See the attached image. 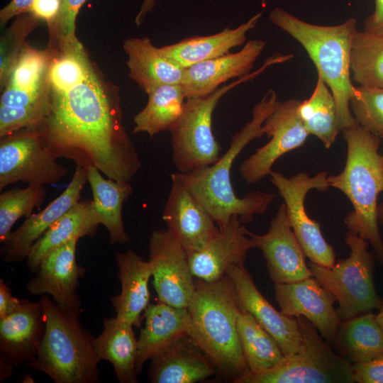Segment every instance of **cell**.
<instances>
[{
	"instance_id": "obj_1",
	"label": "cell",
	"mask_w": 383,
	"mask_h": 383,
	"mask_svg": "<svg viewBox=\"0 0 383 383\" xmlns=\"http://www.w3.org/2000/svg\"><path fill=\"white\" fill-rule=\"evenodd\" d=\"M48 103L36 131L57 157L130 183L141 162L123 124L116 87L109 84L79 39L52 46Z\"/></svg>"
},
{
	"instance_id": "obj_2",
	"label": "cell",
	"mask_w": 383,
	"mask_h": 383,
	"mask_svg": "<svg viewBox=\"0 0 383 383\" xmlns=\"http://www.w3.org/2000/svg\"><path fill=\"white\" fill-rule=\"evenodd\" d=\"M279 102L276 92L269 89L254 106L251 120L232 135L228 149L215 164L188 173L177 172L219 228L226 226L233 216H238L243 223L252 221L255 215L265 213L277 197L262 191L238 196L233 189L231 172L235 160L245 146L265 135L263 123Z\"/></svg>"
},
{
	"instance_id": "obj_3",
	"label": "cell",
	"mask_w": 383,
	"mask_h": 383,
	"mask_svg": "<svg viewBox=\"0 0 383 383\" xmlns=\"http://www.w3.org/2000/svg\"><path fill=\"white\" fill-rule=\"evenodd\" d=\"M347 144L343 171L328 176L329 187L343 192L353 210L345 218L348 231L366 240L383 265V240L377 218V199L383 193V155L381 139L357 123L342 131Z\"/></svg>"
},
{
	"instance_id": "obj_4",
	"label": "cell",
	"mask_w": 383,
	"mask_h": 383,
	"mask_svg": "<svg viewBox=\"0 0 383 383\" xmlns=\"http://www.w3.org/2000/svg\"><path fill=\"white\" fill-rule=\"evenodd\" d=\"M187 310L188 335L215 367L233 381L249 372L237 330L240 309L229 277L210 282L196 279Z\"/></svg>"
},
{
	"instance_id": "obj_5",
	"label": "cell",
	"mask_w": 383,
	"mask_h": 383,
	"mask_svg": "<svg viewBox=\"0 0 383 383\" xmlns=\"http://www.w3.org/2000/svg\"><path fill=\"white\" fill-rule=\"evenodd\" d=\"M269 18L295 39L314 64L317 76L328 87L334 97L341 130L357 123L350 108L355 87L352 83L350 57L357 20L350 17L340 24L321 26L308 23L279 7Z\"/></svg>"
},
{
	"instance_id": "obj_6",
	"label": "cell",
	"mask_w": 383,
	"mask_h": 383,
	"mask_svg": "<svg viewBox=\"0 0 383 383\" xmlns=\"http://www.w3.org/2000/svg\"><path fill=\"white\" fill-rule=\"evenodd\" d=\"M40 301L45 331L38 355L26 364L56 383L99 382L95 338L80 323V310L63 309L46 294Z\"/></svg>"
},
{
	"instance_id": "obj_7",
	"label": "cell",
	"mask_w": 383,
	"mask_h": 383,
	"mask_svg": "<svg viewBox=\"0 0 383 383\" xmlns=\"http://www.w3.org/2000/svg\"><path fill=\"white\" fill-rule=\"evenodd\" d=\"M50 45L38 50L25 43L0 98V138L21 129L37 131L48 103Z\"/></svg>"
},
{
	"instance_id": "obj_8",
	"label": "cell",
	"mask_w": 383,
	"mask_h": 383,
	"mask_svg": "<svg viewBox=\"0 0 383 383\" xmlns=\"http://www.w3.org/2000/svg\"><path fill=\"white\" fill-rule=\"evenodd\" d=\"M281 62L280 56L273 55L259 70L219 87L206 96L186 99L182 116L170 130L172 162L179 172L188 173L211 166L220 159L221 146L212 131V116L220 99L269 66Z\"/></svg>"
},
{
	"instance_id": "obj_9",
	"label": "cell",
	"mask_w": 383,
	"mask_h": 383,
	"mask_svg": "<svg viewBox=\"0 0 383 383\" xmlns=\"http://www.w3.org/2000/svg\"><path fill=\"white\" fill-rule=\"evenodd\" d=\"M344 240L350 249L348 257L331 267L307 262L312 277L335 297V312L341 321L383 307L374 281L376 256L368 250L369 242L350 231Z\"/></svg>"
},
{
	"instance_id": "obj_10",
	"label": "cell",
	"mask_w": 383,
	"mask_h": 383,
	"mask_svg": "<svg viewBox=\"0 0 383 383\" xmlns=\"http://www.w3.org/2000/svg\"><path fill=\"white\" fill-rule=\"evenodd\" d=\"M301 333L300 349L273 367L239 377L235 383H355L352 364L335 353L304 316L296 317Z\"/></svg>"
},
{
	"instance_id": "obj_11",
	"label": "cell",
	"mask_w": 383,
	"mask_h": 383,
	"mask_svg": "<svg viewBox=\"0 0 383 383\" xmlns=\"http://www.w3.org/2000/svg\"><path fill=\"white\" fill-rule=\"evenodd\" d=\"M271 183L284 200L288 222L310 261L326 267L335 262V252L324 238L320 224L309 217L304 201L311 189L326 192L330 187L328 173L323 171L313 177L301 172L290 178L279 172L270 174Z\"/></svg>"
},
{
	"instance_id": "obj_12",
	"label": "cell",
	"mask_w": 383,
	"mask_h": 383,
	"mask_svg": "<svg viewBox=\"0 0 383 383\" xmlns=\"http://www.w3.org/2000/svg\"><path fill=\"white\" fill-rule=\"evenodd\" d=\"M67 173L38 132L21 129L0 138L1 192L17 182L40 186L55 184Z\"/></svg>"
},
{
	"instance_id": "obj_13",
	"label": "cell",
	"mask_w": 383,
	"mask_h": 383,
	"mask_svg": "<svg viewBox=\"0 0 383 383\" xmlns=\"http://www.w3.org/2000/svg\"><path fill=\"white\" fill-rule=\"evenodd\" d=\"M300 102L296 99L280 101L265 121L263 131L270 140L239 166L240 176L247 184L257 183L270 175L279 157L306 141L309 134L299 115Z\"/></svg>"
},
{
	"instance_id": "obj_14",
	"label": "cell",
	"mask_w": 383,
	"mask_h": 383,
	"mask_svg": "<svg viewBox=\"0 0 383 383\" xmlns=\"http://www.w3.org/2000/svg\"><path fill=\"white\" fill-rule=\"evenodd\" d=\"M148 261L159 300L187 308L195 291L194 277L187 253L169 229L152 231Z\"/></svg>"
},
{
	"instance_id": "obj_15",
	"label": "cell",
	"mask_w": 383,
	"mask_h": 383,
	"mask_svg": "<svg viewBox=\"0 0 383 383\" xmlns=\"http://www.w3.org/2000/svg\"><path fill=\"white\" fill-rule=\"evenodd\" d=\"M171 189L162 218L189 255L201 249L219 228L177 172L171 174Z\"/></svg>"
},
{
	"instance_id": "obj_16",
	"label": "cell",
	"mask_w": 383,
	"mask_h": 383,
	"mask_svg": "<svg viewBox=\"0 0 383 383\" xmlns=\"http://www.w3.org/2000/svg\"><path fill=\"white\" fill-rule=\"evenodd\" d=\"M249 233L262 252L274 284L296 282L312 277L304 252L288 222L284 203L271 219L266 233Z\"/></svg>"
},
{
	"instance_id": "obj_17",
	"label": "cell",
	"mask_w": 383,
	"mask_h": 383,
	"mask_svg": "<svg viewBox=\"0 0 383 383\" xmlns=\"http://www.w3.org/2000/svg\"><path fill=\"white\" fill-rule=\"evenodd\" d=\"M249 232L238 216H232L201 249L188 255L193 276L215 282L226 276L232 266H243L248 252L258 248Z\"/></svg>"
},
{
	"instance_id": "obj_18",
	"label": "cell",
	"mask_w": 383,
	"mask_h": 383,
	"mask_svg": "<svg viewBox=\"0 0 383 383\" xmlns=\"http://www.w3.org/2000/svg\"><path fill=\"white\" fill-rule=\"evenodd\" d=\"M274 294L284 314L304 316L327 343L333 345L341 323L333 307L337 301L313 277L296 282L274 284Z\"/></svg>"
},
{
	"instance_id": "obj_19",
	"label": "cell",
	"mask_w": 383,
	"mask_h": 383,
	"mask_svg": "<svg viewBox=\"0 0 383 383\" xmlns=\"http://www.w3.org/2000/svg\"><path fill=\"white\" fill-rule=\"evenodd\" d=\"M227 275L233 283L239 309L252 316L275 339L284 355L297 352L301 343L297 318L274 309L258 290L244 265L232 266Z\"/></svg>"
},
{
	"instance_id": "obj_20",
	"label": "cell",
	"mask_w": 383,
	"mask_h": 383,
	"mask_svg": "<svg viewBox=\"0 0 383 383\" xmlns=\"http://www.w3.org/2000/svg\"><path fill=\"white\" fill-rule=\"evenodd\" d=\"M74 238L50 252L41 261L34 275L28 281L26 289L34 296L50 295L60 307L80 310L81 301L77 292L79 280L85 269L76 259Z\"/></svg>"
},
{
	"instance_id": "obj_21",
	"label": "cell",
	"mask_w": 383,
	"mask_h": 383,
	"mask_svg": "<svg viewBox=\"0 0 383 383\" xmlns=\"http://www.w3.org/2000/svg\"><path fill=\"white\" fill-rule=\"evenodd\" d=\"M87 181V170L76 165L71 182L55 200L43 210L26 218L22 225L11 233L1 248V255L8 263L26 260L33 245L70 209L79 201Z\"/></svg>"
},
{
	"instance_id": "obj_22",
	"label": "cell",
	"mask_w": 383,
	"mask_h": 383,
	"mask_svg": "<svg viewBox=\"0 0 383 383\" xmlns=\"http://www.w3.org/2000/svg\"><path fill=\"white\" fill-rule=\"evenodd\" d=\"M265 44L262 40H250L236 52H229L186 68L181 84L186 98L206 96L229 79L250 74Z\"/></svg>"
},
{
	"instance_id": "obj_23",
	"label": "cell",
	"mask_w": 383,
	"mask_h": 383,
	"mask_svg": "<svg viewBox=\"0 0 383 383\" xmlns=\"http://www.w3.org/2000/svg\"><path fill=\"white\" fill-rule=\"evenodd\" d=\"M45 331L40 301L21 299L12 313L0 318V358L14 367L33 360L38 355Z\"/></svg>"
},
{
	"instance_id": "obj_24",
	"label": "cell",
	"mask_w": 383,
	"mask_h": 383,
	"mask_svg": "<svg viewBox=\"0 0 383 383\" xmlns=\"http://www.w3.org/2000/svg\"><path fill=\"white\" fill-rule=\"evenodd\" d=\"M152 383H194L215 373V366L189 336H184L150 360Z\"/></svg>"
},
{
	"instance_id": "obj_25",
	"label": "cell",
	"mask_w": 383,
	"mask_h": 383,
	"mask_svg": "<svg viewBox=\"0 0 383 383\" xmlns=\"http://www.w3.org/2000/svg\"><path fill=\"white\" fill-rule=\"evenodd\" d=\"M145 323L138 339L135 367L138 374L145 362L178 339L188 335L187 308L176 307L158 301L145 310Z\"/></svg>"
},
{
	"instance_id": "obj_26",
	"label": "cell",
	"mask_w": 383,
	"mask_h": 383,
	"mask_svg": "<svg viewBox=\"0 0 383 383\" xmlns=\"http://www.w3.org/2000/svg\"><path fill=\"white\" fill-rule=\"evenodd\" d=\"M121 291L111 299L116 316L135 327L141 326V314L149 305L148 282L152 267L132 249L116 253Z\"/></svg>"
},
{
	"instance_id": "obj_27",
	"label": "cell",
	"mask_w": 383,
	"mask_h": 383,
	"mask_svg": "<svg viewBox=\"0 0 383 383\" xmlns=\"http://www.w3.org/2000/svg\"><path fill=\"white\" fill-rule=\"evenodd\" d=\"M262 14L254 15L235 28H225L215 34L187 38L159 48V50L165 57L184 68L224 55L244 44L247 33L256 26Z\"/></svg>"
},
{
	"instance_id": "obj_28",
	"label": "cell",
	"mask_w": 383,
	"mask_h": 383,
	"mask_svg": "<svg viewBox=\"0 0 383 383\" xmlns=\"http://www.w3.org/2000/svg\"><path fill=\"white\" fill-rule=\"evenodd\" d=\"M128 76L148 94L167 84H182L186 68L165 57L148 37L130 38L123 43Z\"/></svg>"
},
{
	"instance_id": "obj_29",
	"label": "cell",
	"mask_w": 383,
	"mask_h": 383,
	"mask_svg": "<svg viewBox=\"0 0 383 383\" xmlns=\"http://www.w3.org/2000/svg\"><path fill=\"white\" fill-rule=\"evenodd\" d=\"M99 224L93 201L77 202L33 245L26 259L29 272L34 274L42 260L54 249L74 238L94 236Z\"/></svg>"
},
{
	"instance_id": "obj_30",
	"label": "cell",
	"mask_w": 383,
	"mask_h": 383,
	"mask_svg": "<svg viewBox=\"0 0 383 383\" xmlns=\"http://www.w3.org/2000/svg\"><path fill=\"white\" fill-rule=\"evenodd\" d=\"M103 326L100 335L94 338L99 358L112 364L119 382H138L135 367L138 340L133 330V326L115 316L105 318Z\"/></svg>"
},
{
	"instance_id": "obj_31",
	"label": "cell",
	"mask_w": 383,
	"mask_h": 383,
	"mask_svg": "<svg viewBox=\"0 0 383 383\" xmlns=\"http://www.w3.org/2000/svg\"><path fill=\"white\" fill-rule=\"evenodd\" d=\"M94 166L87 168V182L93 195V204L100 224L109 232L111 245L125 244L130 240L122 217L124 202L133 193L130 183L106 179Z\"/></svg>"
},
{
	"instance_id": "obj_32",
	"label": "cell",
	"mask_w": 383,
	"mask_h": 383,
	"mask_svg": "<svg viewBox=\"0 0 383 383\" xmlns=\"http://www.w3.org/2000/svg\"><path fill=\"white\" fill-rule=\"evenodd\" d=\"M333 345L352 365L383 355V329L376 314L369 312L342 321Z\"/></svg>"
},
{
	"instance_id": "obj_33",
	"label": "cell",
	"mask_w": 383,
	"mask_h": 383,
	"mask_svg": "<svg viewBox=\"0 0 383 383\" xmlns=\"http://www.w3.org/2000/svg\"><path fill=\"white\" fill-rule=\"evenodd\" d=\"M148 96L146 106L133 118L132 133H145L152 138L170 131L182 116L187 98L180 84L159 87Z\"/></svg>"
},
{
	"instance_id": "obj_34",
	"label": "cell",
	"mask_w": 383,
	"mask_h": 383,
	"mask_svg": "<svg viewBox=\"0 0 383 383\" xmlns=\"http://www.w3.org/2000/svg\"><path fill=\"white\" fill-rule=\"evenodd\" d=\"M298 112L309 134L316 137L326 148H330L342 130L334 97L320 77L317 76L311 96L301 101Z\"/></svg>"
},
{
	"instance_id": "obj_35",
	"label": "cell",
	"mask_w": 383,
	"mask_h": 383,
	"mask_svg": "<svg viewBox=\"0 0 383 383\" xmlns=\"http://www.w3.org/2000/svg\"><path fill=\"white\" fill-rule=\"evenodd\" d=\"M237 330L250 373L270 369L284 357L275 339L250 313L239 311Z\"/></svg>"
},
{
	"instance_id": "obj_36",
	"label": "cell",
	"mask_w": 383,
	"mask_h": 383,
	"mask_svg": "<svg viewBox=\"0 0 383 383\" xmlns=\"http://www.w3.org/2000/svg\"><path fill=\"white\" fill-rule=\"evenodd\" d=\"M351 77L360 87L383 88V35L358 30L350 57Z\"/></svg>"
},
{
	"instance_id": "obj_37",
	"label": "cell",
	"mask_w": 383,
	"mask_h": 383,
	"mask_svg": "<svg viewBox=\"0 0 383 383\" xmlns=\"http://www.w3.org/2000/svg\"><path fill=\"white\" fill-rule=\"evenodd\" d=\"M43 186L30 185L24 189L15 188L0 194V242L4 243L11 235V228L22 216L28 217L35 207L39 208L45 200Z\"/></svg>"
},
{
	"instance_id": "obj_38",
	"label": "cell",
	"mask_w": 383,
	"mask_h": 383,
	"mask_svg": "<svg viewBox=\"0 0 383 383\" xmlns=\"http://www.w3.org/2000/svg\"><path fill=\"white\" fill-rule=\"evenodd\" d=\"M40 20L30 12L16 16L1 38L0 84L1 89L5 85L20 52L26 43V36L38 26Z\"/></svg>"
},
{
	"instance_id": "obj_39",
	"label": "cell",
	"mask_w": 383,
	"mask_h": 383,
	"mask_svg": "<svg viewBox=\"0 0 383 383\" xmlns=\"http://www.w3.org/2000/svg\"><path fill=\"white\" fill-rule=\"evenodd\" d=\"M350 108L360 126L383 139V88L355 87Z\"/></svg>"
},
{
	"instance_id": "obj_40",
	"label": "cell",
	"mask_w": 383,
	"mask_h": 383,
	"mask_svg": "<svg viewBox=\"0 0 383 383\" xmlns=\"http://www.w3.org/2000/svg\"><path fill=\"white\" fill-rule=\"evenodd\" d=\"M87 0H60V9L55 21L48 26L53 43H65L77 39L76 21Z\"/></svg>"
},
{
	"instance_id": "obj_41",
	"label": "cell",
	"mask_w": 383,
	"mask_h": 383,
	"mask_svg": "<svg viewBox=\"0 0 383 383\" xmlns=\"http://www.w3.org/2000/svg\"><path fill=\"white\" fill-rule=\"evenodd\" d=\"M355 382L383 383V355L370 361L352 365Z\"/></svg>"
},
{
	"instance_id": "obj_42",
	"label": "cell",
	"mask_w": 383,
	"mask_h": 383,
	"mask_svg": "<svg viewBox=\"0 0 383 383\" xmlns=\"http://www.w3.org/2000/svg\"><path fill=\"white\" fill-rule=\"evenodd\" d=\"M60 9V0H34L30 11L50 26L56 19Z\"/></svg>"
},
{
	"instance_id": "obj_43",
	"label": "cell",
	"mask_w": 383,
	"mask_h": 383,
	"mask_svg": "<svg viewBox=\"0 0 383 383\" xmlns=\"http://www.w3.org/2000/svg\"><path fill=\"white\" fill-rule=\"evenodd\" d=\"M34 0H11L0 11V23L4 26L9 20L30 11Z\"/></svg>"
},
{
	"instance_id": "obj_44",
	"label": "cell",
	"mask_w": 383,
	"mask_h": 383,
	"mask_svg": "<svg viewBox=\"0 0 383 383\" xmlns=\"http://www.w3.org/2000/svg\"><path fill=\"white\" fill-rule=\"evenodd\" d=\"M21 302V299L13 296L9 284L0 279V318L12 313Z\"/></svg>"
},
{
	"instance_id": "obj_45",
	"label": "cell",
	"mask_w": 383,
	"mask_h": 383,
	"mask_svg": "<svg viewBox=\"0 0 383 383\" xmlns=\"http://www.w3.org/2000/svg\"><path fill=\"white\" fill-rule=\"evenodd\" d=\"M364 30L383 35V0H375L373 12L364 22Z\"/></svg>"
},
{
	"instance_id": "obj_46",
	"label": "cell",
	"mask_w": 383,
	"mask_h": 383,
	"mask_svg": "<svg viewBox=\"0 0 383 383\" xmlns=\"http://www.w3.org/2000/svg\"><path fill=\"white\" fill-rule=\"evenodd\" d=\"M156 0H143L140 10L136 15L135 22L137 26H140L144 21L147 14L151 12L155 5Z\"/></svg>"
},
{
	"instance_id": "obj_47",
	"label": "cell",
	"mask_w": 383,
	"mask_h": 383,
	"mask_svg": "<svg viewBox=\"0 0 383 383\" xmlns=\"http://www.w3.org/2000/svg\"><path fill=\"white\" fill-rule=\"evenodd\" d=\"M1 380L12 376L14 366L5 360L0 358Z\"/></svg>"
},
{
	"instance_id": "obj_48",
	"label": "cell",
	"mask_w": 383,
	"mask_h": 383,
	"mask_svg": "<svg viewBox=\"0 0 383 383\" xmlns=\"http://www.w3.org/2000/svg\"><path fill=\"white\" fill-rule=\"evenodd\" d=\"M377 218L378 221L383 225V202L377 206Z\"/></svg>"
},
{
	"instance_id": "obj_49",
	"label": "cell",
	"mask_w": 383,
	"mask_h": 383,
	"mask_svg": "<svg viewBox=\"0 0 383 383\" xmlns=\"http://www.w3.org/2000/svg\"><path fill=\"white\" fill-rule=\"evenodd\" d=\"M376 318L378 323L383 329V307L379 310V312L376 314Z\"/></svg>"
}]
</instances>
